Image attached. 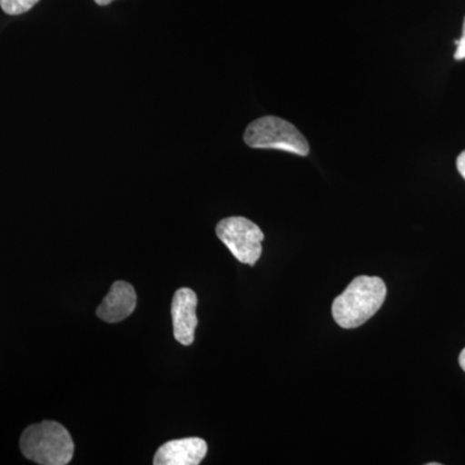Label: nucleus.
I'll return each instance as SVG.
<instances>
[{
	"instance_id": "5",
	"label": "nucleus",
	"mask_w": 465,
	"mask_h": 465,
	"mask_svg": "<svg viewBox=\"0 0 465 465\" xmlns=\"http://www.w3.org/2000/svg\"><path fill=\"white\" fill-rule=\"evenodd\" d=\"M198 298L194 291L183 287L174 292L171 314H173V336L180 344L191 345L197 329Z\"/></svg>"
},
{
	"instance_id": "1",
	"label": "nucleus",
	"mask_w": 465,
	"mask_h": 465,
	"mask_svg": "<svg viewBox=\"0 0 465 465\" xmlns=\"http://www.w3.org/2000/svg\"><path fill=\"white\" fill-rule=\"evenodd\" d=\"M385 298L387 286L381 278L361 275L333 300V320L342 329H356L378 313Z\"/></svg>"
},
{
	"instance_id": "8",
	"label": "nucleus",
	"mask_w": 465,
	"mask_h": 465,
	"mask_svg": "<svg viewBox=\"0 0 465 465\" xmlns=\"http://www.w3.org/2000/svg\"><path fill=\"white\" fill-rule=\"evenodd\" d=\"M39 0H0V7L7 15L16 16L30 11Z\"/></svg>"
},
{
	"instance_id": "3",
	"label": "nucleus",
	"mask_w": 465,
	"mask_h": 465,
	"mask_svg": "<svg viewBox=\"0 0 465 465\" xmlns=\"http://www.w3.org/2000/svg\"><path fill=\"white\" fill-rule=\"evenodd\" d=\"M244 143L252 149H275L293 154H309V143L304 134L290 122L268 115L256 119L246 128Z\"/></svg>"
},
{
	"instance_id": "11",
	"label": "nucleus",
	"mask_w": 465,
	"mask_h": 465,
	"mask_svg": "<svg viewBox=\"0 0 465 465\" xmlns=\"http://www.w3.org/2000/svg\"><path fill=\"white\" fill-rule=\"evenodd\" d=\"M459 363H460L461 369L465 371V348L461 351L460 357H459Z\"/></svg>"
},
{
	"instance_id": "2",
	"label": "nucleus",
	"mask_w": 465,
	"mask_h": 465,
	"mask_svg": "<svg viewBox=\"0 0 465 465\" xmlns=\"http://www.w3.org/2000/svg\"><path fill=\"white\" fill-rule=\"evenodd\" d=\"M20 449L24 457L41 465H66L74 455V442L66 428L50 420L27 427Z\"/></svg>"
},
{
	"instance_id": "10",
	"label": "nucleus",
	"mask_w": 465,
	"mask_h": 465,
	"mask_svg": "<svg viewBox=\"0 0 465 465\" xmlns=\"http://www.w3.org/2000/svg\"><path fill=\"white\" fill-rule=\"evenodd\" d=\"M457 167L459 173L463 176V179L465 180V150L463 153H461L460 155H459L457 159Z\"/></svg>"
},
{
	"instance_id": "12",
	"label": "nucleus",
	"mask_w": 465,
	"mask_h": 465,
	"mask_svg": "<svg viewBox=\"0 0 465 465\" xmlns=\"http://www.w3.org/2000/svg\"><path fill=\"white\" fill-rule=\"evenodd\" d=\"M114 2V0H94V3H96V5H110V3H113Z\"/></svg>"
},
{
	"instance_id": "7",
	"label": "nucleus",
	"mask_w": 465,
	"mask_h": 465,
	"mask_svg": "<svg viewBox=\"0 0 465 465\" xmlns=\"http://www.w3.org/2000/svg\"><path fill=\"white\" fill-rule=\"evenodd\" d=\"M136 304V291L133 284L118 281L110 287L109 293L97 308L96 314L105 322H121L134 313Z\"/></svg>"
},
{
	"instance_id": "6",
	"label": "nucleus",
	"mask_w": 465,
	"mask_h": 465,
	"mask_svg": "<svg viewBox=\"0 0 465 465\" xmlns=\"http://www.w3.org/2000/svg\"><path fill=\"white\" fill-rule=\"evenodd\" d=\"M206 440L198 437L173 440L162 445L154 455L155 465H198L206 458Z\"/></svg>"
},
{
	"instance_id": "9",
	"label": "nucleus",
	"mask_w": 465,
	"mask_h": 465,
	"mask_svg": "<svg viewBox=\"0 0 465 465\" xmlns=\"http://www.w3.org/2000/svg\"><path fill=\"white\" fill-rule=\"evenodd\" d=\"M455 45H457V52H455V60H464L465 58V18L463 24V35H461L460 39L455 41Z\"/></svg>"
},
{
	"instance_id": "4",
	"label": "nucleus",
	"mask_w": 465,
	"mask_h": 465,
	"mask_svg": "<svg viewBox=\"0 0 465 465\" xmlns=\"http://www.w3.org/2000/svg\"><path fill=\"white\" fill-rule=\"evenodd\" d=\"M216 234L242 264L255 265L262 258L264 232L251 220L226 217L217 224Z\"/></svg>"
}]
</instances>
